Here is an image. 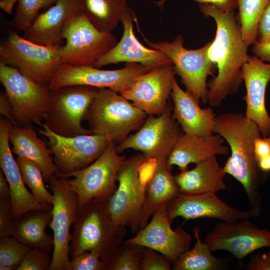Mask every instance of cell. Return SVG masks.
<instances>
[{"instance_id": "cell-32", "label": "cell", "mask_w": 270, "mask_h": 270, "mask_svg": "<svg viewBox=\"0 0 270 270\" xmlns=\"http://www.w3.org/2000/svg\"><path fill=\"white\" fill-rule=\"evenodd\" d=\"M270 0H237L242 36L249 46L256 42L260 15Z\"/></svg>"}, {"instance_id": "cell-9", "label": "cell", "mask_w": 270, "mask_h": 270, "mask_svg": "<svg viewBox=\"0 0 270 270\" xmlns=\"http://www.w3.org/2000/svg\"><path fill=\"white\" fill-rule=\"evenodd\" d=\"M62 36L66 40L60 48L62 64L75 66H94L118 42L112 32L99 30L81 11L67 20Z\"/></svg>"}, {"instance_id": "cell-19", "label": "cell", "mask_w": 270, "mask_h": 270, "mask_svg": "<svg viewBox=\"0 0 270 270\" xmlns=\"http://www.w3.org/2000/svg\"><path fill=\"white\" fill-rule=\"evenodd\" d=\"M176 72L172 66H162L138 76L120 94L147 114L160 116L167 109Z\"/></svg>"}, {"instance_id": "cell-23", "label": "cell", "mask_w": 270, "mask_h": 270, "mask_svg": "<svg viewBox=\"0 0 270 270\" xmlns=\"http://www.w3.org/2000/svg\"><path fill=\"white\" fill-rule=\"evenodd\" d=\"M80 11V0H58L38 14L24 32V38L41 45L62 46V34L65 22Z\"/></svg>"}, {"instance_id": "cell-16", "label": "cell", "mask_w": 270, "mask_h": 270, "mask_svg": "<svg viewBox=\"0 0 270 270\" xmlns=\"http://www.w3.org/2000/svg\"><path fill=\"white\" fill-rule=\"evenodd\" d=\"M166 205L160 206L149 222L140 228L134 236L123 242L152 248L161 253L172 264L190 249L192 237L180 227L172 228L166 212Z\"/></svg>"}, {"instance_id": "cell-37", "label": "cell", "mask_w": 270, "mask_h": 270, "mask_svg": "<svg viewBox=\"0 0 270 270\" xmlns=\"http://www.w3.org/2000/svg\"><path fill=\"white\" fill-rule=\"evenodd\" d=\"M98 249L85 252L70 260L68 270H103L106 266Z\"/></svg>"}, {"instance_id": "cell-34", "label": "cell", "mask_w": 270, "mask_h": 270, "mask_svg": "<svg viewBox=\"0 0 270 270\" xmlns=\"http://www.w3.org/2000/svg\"><path fill=\"white\" fill-rule=\"evenodd\" d=\"M142 246L122 243L102 260L106 270H141Z\"/></svg>"}, {"instance_id": "cell-33", "label": "cell", "mask_w": 270, "mask_h": 270, "mask_svg": "<svg viewBox=\"0 0 270 270\" xmlns=\"http://www.w3.org/2000/svg\"><path fill=\"white\" fill-rule=\"evenodd\" d=\"M16 160L23 181L30 189L34 198L42 204L52 205L54 196L44 185V178L40 167L36 163L22 157L17 156Z\"/></svg>"}, {"instance_id": "cell-8", "label": "cell", "mask_w": 270, "mask_h": 270, "mask_svg": "<svg viewBox=\"0 0 270 270\" xmlns=\"http://www.w3.org/2000/svg\"><path fill=\"white\" fill-rule=\"evenodd\" d=\"M144 41L152 49L162 53L172 62L186 91L199 102H208V88L207 78L213 75L214 64L208 56L211 42L196 50H188L184 46V38L178 34L172 42H154L144 38Z\"/></svg>"}, {"instance_id": "cell-35", "label": "cell", "mask_w": 270, "mask_h": 270, "mask_svg": "<svg viewBox=\"0 0 270 270\" xmlns=\"http://www.w3.org/2000/svg\"><path fill=\"white\" fill-rule=\"evenodd\" d=\"M58 0H17L16 12L10 22L12 29L24 32L38 16L42 9L49 8Z\"/></svg>"}, {"instance_id": "cell-21", "label": "cell", "mask_w": 270, "mask_h": 270, "mask_svg": "<svg viewBox=\"0 0 270 270\" xmlns=\"http://www.w3.org/2000/svg\"><path fill=\"white\" fill-rule=\"evenodd\" d=\"M256 56H249L242 68L246 94V116L254 122L263 136H270V116L266 106L265 95L270 81V63Z\"/></svg>"}, {"instance_id": "cell-38", "label": "cell", "mask_w": 270, "mask_h": 270, "mask_svg": "<svg viewBox=\"0 0 270 270\" xmlns=\"http://www.w3.org/2000/svg\"><path fill=\"white\" fill-rule=\"evenodd\" d=\"M52 258L48 252L43 250L32 248L25 256L16 270H49Z\"/></svg>"}, {"instance_id": "cell-36", "label": "cell", "mask_w": 270, "mask_h": 270, "mask_svg": "<svg viewBox=\"0 0 270 270\" xmlns=\"http://www.w3.org/2000/svg\"><path fill=\"white\" fill-rule=\"evenodd\" d=\"M13 236L0 238V264H4L16 270L27 254L32 248Z\"/></svg>"}, {"instance_id": "cell-17", "label": "cell", "mask_w": 270, "mask_h": 270, "mask_svg": "<svg viewBox=\"0 0 270 270\" xmlns=\"http://www.w3.org/2000/svg\"><path fill=\"white\" fill-rule=\"evenodd\" d=\"M249 220L216 224L205 238L212 252L226 250L240 260L258 249L270 247V230Z\"/></svg>"}, {"instance_id": "cell-39", "label": "cell", "mask_w": 270, "mask_h": 270, "mask_svg": "<svg viewBox=\"0 0 270 270\" xmlns=\"http://www.w3.org/2000/svg\"><path fill=\"white\" fill-rule=\"evenodd\" d=\"M171 262L160 252L142 247L141 270H170Z\"/></svg>"}, {"instance_id": "cell-26", "label": "cell", "mask_w": 270, "mask_h": 270, "mask_svg": "<svg viewBox=\"0 0 270 270\" xmlns=\"http://www.w3.org/2000/svg\"><path fill=\"white\" fill-rule=\"evenodd\" d=\"M32 125L19 126L12 125L9 132L12 151L18 156L30 160L41 168L44 180L48 182L56 174L52 150L38 136Z\"/></svg>"}, {"instance_id": "cell-10", "label": "cell", "mask_w": 270, "mask_h": 270, "mask_svg": "<svg viewBox=\"0 0 270 270\" xmlns=\"http://www.w3.org/2000/svg\"><path fill=\"white\" fill-rule=\"evenodd\" d=\"M99 88L71 85L52 90V100L44 116V124L54 133L64 136L92 134L82 122Z\"/></svg>"}, {"instance_id": "cell-48", "label": "cell", "mask_w": 270, "mask_h": 270, "mask_svg": "<svg viewBox=\"0 0 270 270\" xmlns=\"http://www.w3.org/2000/svg\"><path fill=\"white\" fill-rule=\"evenodd\" d=\"M16 2L17 0H0V8L7 14H11L13 7Z\"/></svg>"}, {"instance_id": "cell-1", "label": "cell", "mask_w": 270, "mask_h": 270, "mask_svg": "<svg viewBox=\"0 0 270 270\" xmlns=\"http://www.w3.org/2000/svg\"><path fill=\"white\" fill-rule=\"evenodd\" d=\"M200 10L212 18L216 25V34L208 50V56L216 64L218 73L208 82V103L218 108L229 95H234L243 82L242 68L248 60V46L234 10L226 11L210 4H200Z\"/></svg>"}, {"instance_id": "cell-42", "label": "cell", "mask_w": 270, "mask_h": 270, "mask_svg": "<svg viewBox=\"0 0 270 270\" xmlns=\"http://www.w3.org/2000/svg\"><path fill=\"white\" fill-rule=\"evenodd\" d=\"M258 42L270 40V1L262 11L258 22Z\"/></svg>"}, {"instance_id": "cell-43", "label": "cell", "mask_w": 270, "mask_h": 270, "mask_svg": "<svg viewBox=\"0 0 270 270\" xmlns=\"http://www.w3.org/2000/svg\"><path fill=\"white\" fill-rule=\"evenodd\" d=\"M247 270H270V250L257 253L252 256L248 262Z\"/></svg>"}, {"instance_id": "cell-12", "label": "cell", "mask_w": 270, "mask_h": 270, "mask_svg": "<svg viewBox=\"0 0 270 270\" xmlns=\"http://www.w3.org/2000/svg\"><path fill=\"white\" fill-rule=\"evenodd\" d=\"M111 142L103 153L86 168L63 178L73 177L68 184L77 195L78 208L96 199H108L116 189L117 174L124 156L118 155Z\"/></svg>"}, {"instance_id": "cell-5", "label": "cell", "mask_w": 270, "mask_h": 270, "mask_svg": "<svg viewBox=\"0 0 270 270\" xmlns=\"http://www.w3.org/2000/svg\"><path fill=\"white\" fill-rule=\"evenodd\" d=\"M146 162L142 153L122 161L117 174L118 186L108 202L113 222L132 232L138 231L142 222L146 184L140 178V169Z\"/></svg>"}, {"instance_id": "cell-22", "label": "cell", "mask_w": 270, "mask_h": 270, "mask_svg": "<svg viewBox=\"0 0 270 270\" xmlns=\"http://www.w3.org/2000/svg\"><path fill=\"white\" fill-rule=\"evenodd\" d=\"M134 19V13L128 7L121 20L124 32L120 41L98 60L94 67L100 68L122 62L138 63L146 66H172V62L166 55L145 47L138 40L133 30L132 22Z\"/></svg>"}, {"instance_id": "cell-14", "label": "cell", "mask_w": 270, "mask_h": 270, "mask_svg": "<svg viewBox=\"0 0 270 270\" xmlns=\"http://www.w3.org/2000/svg\"><path fill=\"white\" fill-rule=\"evenodd\" d=\"M184 134L172 116L169 102L166 112L158 116L150 114L134 134L116 146L117 152L132 148L139 151L146 161L166 160L177 141Z\"/></svg>"}, {"instance_id": "cell-30", "label": "cell", "mask_w": 270, "mask_h": 270, "mask_svg": "<svg viewBox=\"0 0 270 270\" xmlns=\"http://www.w3.org/2000/svg\"><path fill=\"white\" fill-rule=\"evenodd\" d=\"M81 12L99 30L112 32L128 8L121 0H80Z\"/></svg>"}, {"instance_id": "cell-47", "label": "cell", "mask_w": 270, "mask_h": 270, "mask_svg": "<svg viewBox=\"0 0 270 270\" xmlns=\"http://www.w3.org/2000/svg\"><path fill=\"white\" fill-rule=\"evenodd\" d=\"M10 189L8 180L2 170H0V200H10Z\"/></svg>"}, {"instance_id": "cell-27", "label": "cell", "mask_w": 270, "mask_h": 270, "mask_svg": "<svg viewBox=\"0 0 270 270\" xmlns=\"http://www.w3.org/2000/svg\"><path fill=\"white\" fill-rule=\"evenodd\" d=\"M196 164L192 170L180 171L174 176L181 193L216 192L226 188L224 182L226 173L219 164L216 156Z\"/></svg>"}, {"instance_id": "cell-7", "label": "cell", "mask_w": 270, "mask_h": 270, "mask_svg": "<svg viewBox=\"0 0 270 270\" xmlns=\"http://www.w3.org/2000/svg\"><path fill=\"white\" fill-rule=\"evenodd\" d=\"M11 29L0 46V62L18 68L33 80L45 85L62 64L61 46L33 42Z\"/></svg>"}, {"instance_id": "cell-50", "label": "cell", "mask_w": 270, "mask_h": 270, "mask_svg": "<svg viewBox=\"0 0 270 270\" xmlns=\"http://www.w3.org/2000/svg\"><path fill=\"white\" fill-rule=\"evenodd\" d=\"M124 0V1H126V2H128V0Z\"/></svg>"}, {"instance_id": "cell-13", "label": "cell", "mask_w": 270, "mask_h": 270, "mask_svg": "<svg viewBox=\"0 0 270 270\" xmlns=\"http://www.w3.org/2000/svg\"><path fill=\"white\" fill-rule=\"evenodd\" d=\"M54 196L49 224L53 232L54 248L50 270H68L70 244L74 224L78 208L76 194L70 186L67 178L56 176L48 182Z\"/></svg>"}, {"instance_id": "cell-45", "label": "cell", "mask_w": 270, "mask_h": 270, "mask_svg": "<svg viewBox=\"0 0 270 270\" xmlns=\"http://www.w3.org/2000/svg\"><path fill=\"white\" fill-rule=\"evenodd\" d=\"M200 4H213L226 11H232L238 8L237 0H194Z\"/></svg>"}, {"instance_id": "cell-31", "label": "cell", "mask_w": 270, "mask_h": 270, "mask_svg": "<svg viewBox=\"0 0 270 270\" xmlns=\"http://www.w3.org/2000/svg\"><path fill=\"white\" fill-rule=\"evenodd\" d=\"M196 240L194 246L184 252L172 264L173 270H218L222 269L225 262L224 259L214 256L208 244L202 242L200 228H193Z\"/></svg>"}, {"instance_id": "cell-46", "label": "cell", "mask_w": 270, "mask_h": 270, "mask_svg": "<svg viewBox=\"0 0 270 270\" xmlns=\"http://www.w3.org/2000/svg\"><path fill=\"white\" fill-rule=\"evenodd\" d=\"M0 113L2 116L8 119L14 125H16L11 104L6 93L2 92H0Z\"/></svg>"}, {"instance_id": "cell-11", "label": "cell", "mask_w": 270, "mask_h": 270, "mask_svg": "<svg viewBox=\"0 0 270 270\" xmlns=\"http://www.w3.org/2000/svg\"><path fill=\"white\" fill-rule=\"evenodd\" d=\"M43 129L36 128L45 136L54 156L56 176L63 178L83 169L98 159L112 142L106 136L94 134L64 136L51 131L44 124Z\"/></svg>"}, {"instance_id": "cell-6", "label": "cell", "mask_w": 270, "mask_h": 270, "mask_svg": "<svg viewBox=\"0 0 270 270\" xmlns=\"http://www.w3.org/2000/svg\"><path fill=\"white\" fill-rule=\"evenodd\" d=\"M0 82L11 104L16 125L40 126L52 100L48 86L37 82L18 68L2 62Z\"/></svg>"}, {"instance_id": "cell-4", "label": "cell", "mask_w": 270, "mask_h": 270, "mask_svg": "<svg viewBox=\"0 0 270 270\" xmlns=\"http://www.w3.org/2000/svg\"><path fill=\"white\" fill-rule=\"evenodd\" d=\"M147 116L120 93L103 88L96 93L84 120L88 122L92 134L108 136L117 145L138 130Z\"/></svg>"}, {"instance_id": "cell-18", "label": "cell", "mask_w": 270, "mask_h": 270, "mask_svg": "<svg viewBox=\"0 0 270 270\" xmlns=\"http://www.w3.org/2000/svg\"><path fill=\"white\" fill-rule=\"evenodd\" d=\"M166 212L171 223L178 217L186 220L208 218L233 222L258 216L260 210L252 208L242 210L222 201L216 192L181 193L167 204Z\"/></svg>"}, {"instance_id": "cell-41", "label": "cell", "mask_w": 270, "mask_h": 270, "mask_svg": "<svg viewBox=\"0 0 270 270\" xmlns=\"http://www.w3.org/2000/svg\"><path fill=\"white\" fill-rule=\"evenodd\" d=\"M16 220L12 214L10 199L0 200V236H11Z\"/></svg>"}, {"instance_id": "cell-49", "label": "cell", "mask_w": 270, "mask_h": 270, "mask_svg": "<svg viewBox=\"0 0 270 270\" xmlns=\"http://www.w3.org/2000/svg\"><path fill=\"white\" fill-rule=\"evenodd\" d=\"M0 270H12V268L4 264H0Z\"/></svg>"}, {"instance_id": "cell-44", "label": "cell", "mask_w": 270, "mask_h": 270, "mask_svg": "<svg viewBox=\"0 0 270 270\" xmlns=\"http://www.w3.org/2000/svg\"><path fill=\"white\" fill-rule=\"evenodd\" d=\"M252 52L256 57L270 63V40L264 42H256Z\"/></svg>"}, {"instance_id": "cell-25", "label": "cell", "mask_w": 270, "mask_h": 270, "mask_svg": "<svg viewBox=\"0 0 270 270\" xmlns=\"http://www.w3.org/2000/svg\"><path fill=\"white\" fill-rule=\"evenodd\" d=\"M224 142V139L218 134L200 136L184 133L170 152L167 163L170 168L176 166L180 171L186 170L190 164L228 154V148Z\"/></svg>"}, {"instance_id": "cell-24", "label": "cell", "mask_w": 270, "mask_h": 270, "mask_svg": "<svg viewBox=\"0 0 270 270\" xmlns=\"http://www.w3.org/2000/svg\"><path fill=\"white\" fill-rule=\"evenodd\" d=\"M170 96L174 104L173 117L184 133L200 136L213 134L216 117L213 109L200 108V102L188 92L182 90L175 78Z\"/></svg>"}, {"instance_id": "cell-29", "label": "cell", "mask_w": 270, "mask_h": 270, "mask_svg": "<svg viewBox=\"0 0 270 270\" xmlns=\"http://www.w3.org/2000/svg\"><path fill=\"white\" fill-rule=\"evenodd\" d=\"M52 217L51 210L30 211L16 220L11 236L26 245L48 252L54 248V238L46 229Z\"/></svg>"}, {"instance_id": "cell-40", "label": "cell", "mask_w": 270, "mask_h": 270, "mask_svg": "<svg viewBox=\"0 0 270 270\" xmlns=\"http://www.w3.org/2000/svg\"><path fill=\"white\" fill-rule=\"evenodd\" d=\"M254 154L259 168L264 173L270 172V136H260L254 142Z\"/></svg>"}, {"instance_id": "cell-3", "label": "cell", "mask_w": 270, "mask_h": 270, "mask_svg": "<svg viewBox=\"0 0 270 270\" xmlns=\"http://www.w3.org/2000/svg\"><path fill=\"white\" fill-rule=\"evenodd\" d=\"M108 199H96L78 208L70 244L72 258L94 249L106 258L124 242L126 228L116 225L110 218Z\"/></svg>"}, {"instance_id": "cell-28", "label": "cell", "mask_w": 270, "mask_h": 270, "mask_svg": "<svg viewBox=\"0 0 270 270\" xmlns=\"http://www.w3.org/2000/svg\"><path fill=\"white\" fill-rule=\"evenodd\" d=\"M180 194L167 160L155 161L153 172L146 184V198L140 228L148 224L156 209Z\"/></svg>"}, {"instance_id": "cell-15", "label": "cell", "mask_w": 270, "mask_h": 270, "mask_svg": "<svg viewBox=\"0 0 270 270\" xmlns=\"http://www.w3.org/2000/svg\"><path fill=\"white\" fill-rule=\"evenodd\" d=\"M156 67L126 63L120 69L104 70L90 66L62 64L52 77L48 86L54 90L68 86L84 85L107 88L120 94L128 89L138 76Z\"/></svg>"}, {"instance_id": "cell-20", "label": "cell", "mask_w": 270, "mask_h": 270, "mask_svg": "<svg viewBox=\"0 0 270 270\" xmlns=\"http://www.w3.org/2000/svg\"><path fill=\"white\" fill-rule=\"evenodd\" d=\"M12 125L8 119L0 115V166L9 185L12 213L16 220L31 210H51L52 205L41 204L26 189L10 146L9 132Z\"/></svg>"}, {"instance_id": "cell-2", "label": "cell", "mask_w": 270, "mask_h": 270, "mask_svg": "<svg viewBox=\"0 0 270 270\" xmlns=\"http://www.w3.org/2000/svg\"><path fill=\"white\" fill-rule=\"evenodd\" d=\"M214 133L228 144L231 154L224 172L242 186L252 208L261 210L260 186L264 180L254 154L255 140L262 136L257 124L242 113L227 112L216 116Z\"/></svg>"}]
</instances>
